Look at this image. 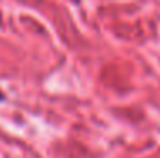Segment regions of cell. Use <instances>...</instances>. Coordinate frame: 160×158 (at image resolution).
I'll return each mask as SVG.
<instances>
[{
    "mask_svg": "<svg viewBox=\"0 0 160 158\" xmlns=\"http://www.w3.org/2000/svg\"><path fill=\"white\" fill-rule=\"evenodd\" d=\"M0 100H3V92L0 90Z\"/></svg>",
    "mask_w": 160,
    "mask_h": 158,
    "instance_id": "6da1fadb",
    "label": "cell"
}]
</instances>
